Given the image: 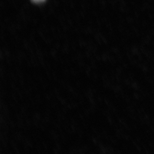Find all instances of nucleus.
<instances>
[{"mask_svg": "<svg viewBox=\"0 0 154 154\" xmlns=\"http://www.w3.org/2000/svg\"><path fill=\"white\" fill-rule=\"evenodd\" d=\"M32 1L35 3H42L43 2H45V0H32Z\"/></svg>", "mask_w": 154, "mask_h": 154, "instance_id": "obj_1", "label": "nucleus"}]
</instances>
